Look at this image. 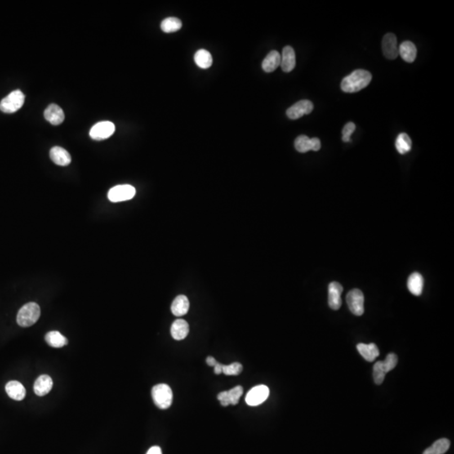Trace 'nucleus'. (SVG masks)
Returning a JSON list of instances; mask_svg holds the SVG:
<instances>
[{"instance_id": "nucleus-21", "label": "nucleus", "mask_w": 454, "mask_h": 454, "mask_svg": "<svg viewBox=\"0 0 454 454\" xmlns=\"http://www.w3.org/2000/svg\"><path fill=\"white\" fill-rule=\"evenodd\" d=\"M189 301L185 295H179L172 304L171 310L176 317H182L189 311Z\"/></svg>"}, {"instance_id": "nucleus-20", "label": "nucleus", "mask_w": 454, "mask_h": 454, "mask_svg": "<svg viewBox=\"0 0 454 454\" xmlns=\"http://www.w3.org/2000/svg\"><path fill=\"white\" fill-rule=\"evenodd\" d=\"M5 390L8 395L15 401H22L25 397V389L21 383L18 381H10L5 386Z\"/></svg>"}, {"instance_id": "nucleus-32", "label": "nucleus", "mask_w": 454, "mask_h": 454, "mask_svg": "<svg viewBox=\"0 0 454 454\" xmlns=\"http://www.w3.org/2000/svg\"><path fill=\"white\" fill-rule=\"evenodd\" d=\"M397 362H398V358L394 353H390V354L387 356L384 362H382L383 367H384V371L386 372V374L389 372V371L394 370L397 365Z\"/></svg>"}, {"instance_id": "nucleus-24", "label": "nucleus", "mask_w": 454, "mask_h": 454, "mask_svg": "<svg viewBox=\"0 0 454 454\" xmlns=\"http://www.w3.org/2000/svg\"><path fill=\"white\" fill-rule=\"evenodd\" d=\"M357 348L362 358L367 360V362L375 361V358L379 355V348L375 343H370V344L359 343L357 346Z\"/></svg>"}, {"instance_id": "nucleus-17", "label": "nucleus", "mask_w": 454, "mask_h": 454, "mask_svg": "<svg viewBox=\"0 0 454 454\" xmlns=\"http://www.w3.org/2000/svg\"><path fill=\"white\" fill-rule=\"evenodd\" d=\"M50 157L54 163L59 166H68L72 162V158L68 151L60 147H54L50 151Z\"/></svg>"}, {"instance_id": "nucleus-16", "label": "nucleus", "mask_w": 454, "mask_h": 454, "mask_svg": "<svg viewBox=\"0 0 454 454\" xmlns=\"http://www.w3.org/2000/svg\"><path fill=\"white\" fill-rule=\"evenodd\" d=\"M53 386L52 379L49 375H41L34 384V391L38 396H44L51 391Z\"/></svg>"}, {"instance_id": "nucleus-14", "label": "nucleus", "mask_w": 454, "mask_h": 454, "mask_svg": "<svg viewBox=\"0 0 454 454\" xmlns=\"http://www.w3.org/2000/svg\"><path fill=\"white\" fill-rule=\"evenodd\" d=\"M44 116L46 121L50 122L53 126H58L63 123L65 120V115L61 107L58 104H51L46 108L44 112Z\"/></svg>"}, {"instance_id": "nucleus-35", "label": "nucleus", "mask_w": 454, "mask_h": 454, "mask_svg": "<svg viewBox=\"0 0 454 454\" xmlns=\"http://www.w3.org/2000/svg\"><path fill=\"white\" fill-rule=\"evenodd\" d=\"M222 366L223 364H221L220 362L216 363V365L214 367V371H215V375H220L222 373Z\"/></svg>"}, {"instance_id": "nucleus-12", "label": "nucleus", "mask_w": 454, "mask_h": 454, "mask_svg": "<svg viewBox=\"0 0 454 454\" xmlns=\"http://www.w3.org/2000/svg\"><path fill=\"white\" fill-rule=\"evenodd\" d=\"M242 394H243V388L238 385L228 391L220 392V394H218L217 398L223 406H228L229 405L236 406L238 404Z\"/></svg>"}, {"instance_id": "nucleus-5", "label": "nucleus", "mask_w": 454, "mask_h": 454, "mask_svg": "<svg viewBox=\"0 0 454 454\" xmlns=\"http://www.w3.org/2000/svg\"><path fill=\"white\" fill-rule=\"evenodd\" d=\"M135 189L130 184H123L114 187L108 193V198L114 203L130 201L135 196Z\"/></svg>"}, {"instance_id": "nucleus-34", "label": "nucleus", "mask_w": 454, "mask_h": 454, "mask_svg": "<svg viewBox=\"0 0 454 454\" xmlns=\"http://www.w3.org/2000/svg\"><path fill=\"white\" fill-rule=\"evenodd\" d=\"M147 454H162V450H161L159 447L154 446V447H151L150 449L148 450Z\"/></svg>"}, {"instance_id": "nucleus-4", "label": "nucleus", "mask_w": 454, "mask_h": 454, "mask_svg": "<svg viewBox=\"0 0 454 454\" xmlns=\"http://www.w3.org/2000/svg\"><path fill=\"white\" fill-rule=\"evenodd\" d=\"M24 103V95L20 90H15L0 102V110L11 114L18 111Z\"/></svg>"}, {"instance_id": "nucleus-9", "label": "nucleus", "mask_w": 454, "mask_h": 454, "mask_svg": "<svg viewBox=\"0 0 454 454\" xmlns=\"http://www.w3.org/2000/svg\"><path fill=\"white\" fill-rule=\"evenodd\" d=\"M313 109H314L313 103L307 99H304L297 102L296 104L289 108L286 111V115L290 120H298L304 115L311 113Z\"/></svg>"}, {"instance_id": "nucleus-1", "label": "nucleus", "mask_w": 454, "mask_h": 454, "mask_svg": "<svg viewBox=\"0 0 454 454\" xmlns=\"http://www.w3.org/2000/svg\"><path fill=\"white\" fill-rule=\"evenodd\" d=\"M371 80L372 74L368 71L358 69L343 78L340 82V89L343 92L357 93L367 87Z\"/></svg>"}, {"instance_id": "nucleus-23", "label": "nucleus", "mask_w": 454, "mask_h": 454, "mask_svg": "<svg viewBox=\"0 0 454 454\" xmlns=\"http://www.w3.org/2000/svg\"><path fill=\"white\" fill-rule=\"evenodd\" d=\"M281 55L277 51H272L264 58L262 67L266 73H272L280 66Z\"/></svg>"}, {"instance_id": "nucleus-11", "label": "nucleus", "mask_w": 454, "mask_h": 454, "mask_svg": "<svg viewBox=\"0 0 454 454\" xmlns=\"http://www.w3.org/2000/svg\"><path fill=\"white\" fill-rule=\"evenodd\" d=\"M382 50L384 56L389 60H394L399 55L397 37L395 35L388 33L382 41Z\"/></svg>"}, {"instance_id": "nucleus-18", "label": "nucleus", "mask_w": 454, "mask_h": 454, "mask_svg": "<svg viewBox=\"0 0 454 454\" xmlns=\"http://www.w3.org/2000/svg\"><path fill=\"white\" fill-rule=\"evenodd\" d=\"M417 49L415 44L411 41H404L399 47V55H401V58L406 63H413L416 60Z\"/></svg>"}, {"instance_id": "nucleus-36", "label": "nucleus", "mask_w": 454, "mask_h": 454, "mask_svg": "<svg viewBox=\"0 0 454 454\" xmlns=\"http://www.w3.org/2000/svg\"><path fill=\"white\" fill-rule=\"evenodd\" d=\"M206 362H207V364L210 367H215L216 363H217V361L215 360V358H213V357H208V358H206Z\"/></svg>"}, {"instance_id": "nucleus-3", "label": "nucleus", "mask_w": 454, "mask_h": 454, "mask_svg": "<svg viewBox=\"0 0 454 454\" xmlns=\"http://www.w3.org/2000/svg\"><path fill=\"white\" fill-rule=\"evenodd\" d=\"M152 395L155 405L158 408L166 410L169 408L173 402V392L167 384H159L152 389Z\"/></svg>"}, {"instance_id": "nucleus-19", "label": "nucleus", "mask_w": 454, "mask_h": 454, "mask_svg": "<svg viewBox=\"0 0 454 454\" xmlns=\"http://www.w3.org/2000/svg\"><path fill=\"white\" fill-rule=\"evenodd\" d=\"M189 331V324L184 320H176L172 325L171 335L175 340H181L185 338L188 336Z\"/></svg>"}, {"instance_id": "nucleus-2", "label": "nucleus", "mask_w": 454, "mask_h": 454, "mask_svg": "<svg viewBox=\"0 0 454 454\" xmlns=\"http://www.w3.org/2000/svg\"><path fill=\"white\" fill-rule=\"evenodd\" d=\"M41 316V309L37 303L30 302L19 309L17 315V323L22 327L34 325Z\"/></svg>"}, {"instance_id": "nucleus-33", "label": "nucleus", "mask_w": 454, "mask_h": 454, "mask_svg": "<svg viewBox=\"0 0 454 454\" xmlns=\"http://www.w3.org/2000/svg\"><path fill=\"white\" fill-rule=\"evenodd\" d=\"M356 130L355 124L353 122L346 124L343 129V140L344 143L351 141V135Z\"/></svg>"}, {"instance_id": "nucleus-22", "label": "nucleus", "mask_w": 454, "mask_h": 454, "mask_svg": "<svg viewBox=\"0 0 454 454\" xmlns=\"http://www.w3.org/2000/svg\"><path fill=\"white\" fill-rule=\"evenodd\" d=\"M424 286V279L420 273H413L410 275L407 281V287L412 295L419 296L421 295Z\"/></svg>"}, {"instance_id": "nucleus-25", "label": "nucleus", "mask_w": 454, "mask_h": 454, "mask_svg": "<svg viewBox=\"0 0 454 454\" xmlns=\"http://www.w3.org/2000/svg\"><path fill=\"white\" fill-rule=\"evenodd\" d=\"M45 340L49 346L54 348H63L68 343V339L58 331H49L45 336Z\"/></svg>"}, {"instance_id": "nucleus-28", "label": "nucleus", "mask_w": 454, "mask_h": 454, "mask_svg": "<svg viewBox=\"0 0 454 454\" xmlns=\"http://www.w3.org/2000/svg\"><path fill=\"white\" fill-rule=\"evenodd\" d=\"M411 138L406 133H401L395 140V148L400 154H406L411 150Z\"/></svg>"}, {"instance_id": "nucleus-26", "label": "nucleus", "mask_w": 454, "mask_h": 454, "mask_svg": "<svg viewBox=\"0 0 454 454\" xmlns=\"http://www.w3.org/2000/svg\"><path fill=\"white\" fill-rule=\"evenodd\" d=\"M450 441L447 438L437 440L433 446L428 447L424 451L423 454H444L449 449Z\"/></svg>"}, {"instance_id": "nucleus-6", "label": "nucleus", "mask_w": 454, "mask_h": 454, "mask_svg": "<svg viewBox=\"0 0 454 454\" xmlns=\"http://www.w3.org/2000/svg\"><path fill=\"white\" fill-rule=\"evenodd\" d=\"M348 308L355 316H362L364 313V295L358 289L351 290L347 295Z\"/></svg>"}, {"instance_id": "nucleus-29", "label": "nucleus", "mask_w": 454, "mask_h": 454, "mask_svg": "<svg viewBox=\"0 0 454 454\" xmlns=\"http://www.w3.org/2000/svg\"><path fill=\"white\" fill-rule=\"evenodd\" d=\"M182 28V21L176 17H168L161 23V29L165 33L176 32Z\"/></svg>"}, {"instance_id": "nucleus-27", "label": "nucleus", "mask_w": 454, "mask_h": 454, "mask_svg": "<svg viewBox=\"0 0 454 454\" xmlns=\"http://www.w3.org/2000/svg\"><path fill=\"white\" fill-rule=\"evenodd\" d=\"M194 61L198 67L203 69H207L212 65L213 59L211 54L206 50H198L194 55Z\"/></svg>"}, {"instance_id": "nucleus-10", "label": "nucleus", "mask_w": 454, "mask_h": 454, "mask_svg": "<svg viewBox=\"0 0 454 454\" xmlns=\"http://www.w3.org/2000/svg\"><path fill=\"white\" fill-rule=\"evenodd\" d=\"M321 140L317 137L310 139L307 135H302L298 136L295 140V149L301 153H305L310 150L317 152L321 149Z\"/></svg>"}, {"instance_id": "nucleus-31", "label": "nucleus", "mask_w": 454, "mask_h": 454, "mask_svg": "<svg viewBox=\"0 0 454 454\" xmlns=\"http://www.w3.org/2000/svg\"><path fill=\"white\" fill-rule=\"evenodd\" d=\"M242 372V365L239 362H233L230 365H223L222 373L225 375H238Z\"/></svg>"}, {"instance_id": "nucleus-7", "label": "nucleus", "mask_w": 454, "mask_h": 454, "mask_svg": "<svg viewBox=\"0 0 454 454\" xmlns=\"http://www.w3.org/2000/svg\"><path fill=\"white\" fill-rule=\"evenodd\" d=\"M116 126L110 121H102L95 124L90 131V137L95 140H105L113 135Z\"/></svg>"}, {"instance_id": "nucleus-13", "label": "nucleus", "mask_w": 454, "mask_h": 454, "mask_svg": "<svg viewBox=\"0 0 454 454\" xmlns=\"http://www.w3.org/2000/svg\"><path fill=\"white\" fill-rule=\"evenodd\" d=\"M343 288L337 282H331L328 287V304L331 309L337 310L342 305V293Z\"/></svg>"}, {"instance_id": "nucleus-8", "label": "nucleus", "mask_w": 454, "mask_h": 454, "mask_svg": "<svg viewBox=\"0 0 454 454\" xmlns=\"http://www.w3.org/2000/svg\"><path fill=\"white\" fill-rule=\"evenodd\" d=\"M269 389L266 385H258L246 394V402L248 406H256L264 403L268 398Z\"/></svg>"}, {"instance_id": "nucleus-15", "label": "nucleus", "mask_w": 454, "mask_h": 454, "mask_svg": "<svg viewBox=\"0 0 454 454\" xmlns=\"http://www.w3.org/2000/svg\"><path fill=\"white\" fill-rule=\"evenodd\" d=\"M295 52L291 46H285L281 56L280 66L285 73H290L295 68Z\"/></svg>"}, {"instance_id": "nucleus-30", "label": "nucleus", "mask_w": 454, "mask_h": 454, "mask_svg": "<svg viewBox=\"0 0 454 454\" xmlns=\"http://www.w3.org/2000/svg\"><path fill=\"white\" fill-rule=\"evenodd\" d=\"M373 375H374L375 384H381L384 382V379H385V375H386V372L384 371L381 361H379V362L375 363V366H374Z\"/></svg>"}]
</instances>
